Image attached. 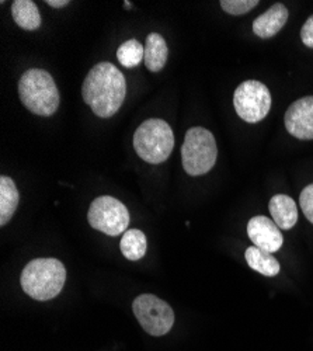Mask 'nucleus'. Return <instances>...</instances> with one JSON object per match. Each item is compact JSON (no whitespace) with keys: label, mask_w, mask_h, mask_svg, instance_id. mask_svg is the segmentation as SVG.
Returning a JSON list of instances; mask_svg holds the SVG:
<instances>
[{"label":"nucleus","mask_w":313,"mask_h":351,"mask_svg":"<svg viewBox=\"0 0 313 351\" xmlns=\"http://www.w3.org/2000/svg\"><path fill=\"white\" fill-rule=\"evenodd\" d=\"M127 95V82L121 71L110 62L95 65L82 86V96L92 111L100 119H110L116 114Z\"/></svg>","instance_id":"f257e3e1"},{"label":"nucleus","mask_w":313,"mask_h":351,"mask_svg":"<svg viewBox=\"0 0 313 351\" xmlns=\"http://www.w3.org/2000/svg\"><path fill=\"white\" fill-rule=\"evenodd\" d=\"M66 281L65 266L56 258H36L24 267L21 287L28 297L49 301L60 295Z\"/></svg>","instance_id":"f03ea898"},{"label":"nucleus","mask_w":313,"mask_h":351,"mask_svg":"<svg viewBox=\"0 0 313 351\" xmlns=\"http://www.w3.org/2000/svg\"><path fill=\"white\" fill-rule=\"evenodd\" d=\"M18 96L23 106L36 115L49 117L60 107V90L44 69H28L20 77Z\"/></svg>","instance_id":"7ed1b4c3"},{"label":"nucleus","mask_w":313,"mask_h":351,"mask_svg":"<svg viewBox=\"0 0 313 351\" xmlns=\"http://www.w3.org/2000/svg\"><path fill=\"white\" fill-rule=\"evenodd\" d=\"M134 148L138 156L151 165L168 159L175 148V134L164 120L151 119L142 123L134 134Z\"/></svg>","instance_id":"20e7f679"},{"label":"nucleus","mask_w":313,"mask_h":351,"mask_svg":"<svg viewBox=\"0 0 313 351\" xmlns=\"http://www.w3.org/2000/svg\"><path fill=\"white\" fill-rule=\"evenodd\" d=\"M218 146L211 131L194 127L186 132L181 146L183 167L188 176L207 174L216 162Z\"/></svg>","instance_id":"39448f33"},{"label":"nucleus","mask_w":313,"mask_h":351,"mask_svg":"<svg viewBox=\"0 0 313 351\" xmlns=\"http://www.w3.org/2000/svg\"><path fill=\"white\" fill-rule=\"evenodd\" d=\"M132 311L147 333L151 336H163L172 330L175 325V312L167 302L152 295L142 294L132 304Z\"/></svg>","instance_id":"423d86ee"},{"label":"nucleus","mask_w":313,"mask_h":351,"mask_svg":"<svg viewBox=\"0 0 313 351\" xmlns=\"http://www.w3.org/2000/svg\"><path fill=\"white\" fill-rule=\"evenodd\" d=\"M234 106L243 121L250 124L260 123L271 108L270 90L259 80H246L235 90Z\"/></svg>","instance_id":"0eeeda50"},{"label":"nucleus","mask_w":313,"mask_h":351,"mask_svg":"<svg viewBox=\"0 0 313 351\" xmlns=\"http://www.w3.org/2000/svg\"><path fill=\"white\" fill-rule=\"evenodd\" d=\"M88 219L93 229L100 230L108 237H118L123 232H127L129 213L120 199L103 195L92 202Z\"/></svg>","instance_id":"6e6552de"},{"label":"nucleus","mask_w":313,"mask_h":351,"mask_svg":"<svg viewBox=\"0 0 313 351\" xmlns=\"http://www.w3.org/2000/svg\"><path fill=\"white\" fill-rule=\"evenodd\" d=\"M286 128L297 139L313 141V96L294 101L284 117Z\"/></svg>","instance_id":"1a4fd4ad"},{"label":"nucleus","mask_w":313,"mask_h":351,"mask_svg":"<svg viewBox=\"0 0 313 351\" xmlns=\"http://www.w3.org/2000/svg\"><path fill=\"white\" fill-rule=\"evenodd\" d=\"M247 235L255 247L264 252H278L284 243L282 233L277 223L267 217H254L247 223Z\"/></svg>","instance_id":"9d476101"},{"label":"nucleus","mask_w":313,"mask_h":351,"mask_svg":"<svg viewBox=\"0 0 313 351\" xmlns=\"http://www.w3.org/2000/svg\"><path fill=\"white\" fill-rule=\"evenodd\" d=\"M288 9L282 3H275L253 21V33L263 40L271 38L282 30V27L288 21Z\"/></svg>","instance_id":"9b49d317"},{"label":"nucleus","mask_w":313,"mask_h":351,"mask_svg":"<svg viewBox=\"0 0 313 351\" xmlns=\"http://www.w3.org/2000/svg\"><path fill=\"white\" fill-rule=\"evenodd\" d=\"M268 210L273 221L279 229H291L298 221V207L295 201L286 194H277L270 199Z\"/></svg>","instance_id":"f8f14e48"},{"label":"nucleus","mask_w":313,"mask_h":351,"mask_svg":"<svg viewBox=\"0 0 313 351\" xmlns=\"http://www.w3.org/2000/svg\"><path fill=\"white\" fill-rule=\"evenodd\" d=\"M168 49L164 38L158 33H151L145 43V53H144V62L145 66L156 73L160 72L167 62Z\"/></svg>","instance_id":"ddd939ff"},{"label":"nucleus","mask_w":313,"mask_h":351,"mask_svg":"<svg viewBox=\"0 0 313 351\" xmlns=\"http://www.w3.org/2000/svg\"><path fill=\"white\" fill-rule=\"evenodd\" d=\"M20 201V193L9 176L0 178V225L5 226L14 215Z\"/></svg>","instance_id":"4468645a"},{"label":"nucleus","mask_w":313,"mask_h":351,"mask_svg":"<svg viewBox=\"0 0 313 351\" xmlns=\"http://www.w3.org/2000/svg\"><path fill=\"white\" fill-rule=\"evenodd\" d=\"M12 14L16 24L23 30L34 32L41 25V14L33 0H14Z\"/></svg>","instance_id":"2eb2a0df"},{"label":"nucleus","mask_w":313,"mask_h":351,"mask_svg":"<svg viewBox=\"0 0 313 351\" xmlns=\"http://www.w3.org/2000/svg\"><path fill=\"white\" fill-rule=\"evenodd\" d=\"M245 257H246V261L250 266V269H253L254 271H258L266 277H274L281 270L278 260L271 253L264 252L255 246L247 247Z\"/></svg>","instance_id":"dca6fc26"},{"label":"nucleus","mask_w":313,"mask_h":351,"mask_svg":"<svg viewBox=\"0 0 313 351\" xmlns=\"http://www.w3.org/2000/svg\"><path fill=\"white\" fill-rule=\"evenodd\" d=\"M120 249L123 254L131 260L138 261L147 253V237L145 233L139 229H128L120 242Z\"/></svg>","instance_id":"f3484780"},{"label":"nucleus","mask_w":313,"mask_h":351,"mask_svg":"<svg viewBox=\"0 0 313 351\" xmlns=\"http://www.w3.org/2000/svg\"><path fill=\"white\" fill-rule=\"evenodd\" d=\"M145 47L138 40L131 38L123 43L117 49V58L124 68H135L144 61Z\"/></svg>","instance_id":"a211bd4d"},{"label":"nucleus","mask_w":313,"mask_h":351,"mask_svg":"<svg viewBox=\"0 0 313 351\" xmlns=\"http://www.w3.org/2000/svg\"><path fill=\"white\" fill-rule=\"evenodd\" d=\"M259 5V0H222L221 8L232 16H242Z\"/></svg>","instance_id":"6ab92c4d"},{"label":"nucleus","mask_w":313,"mask_h":351,"mask_svg":"<svg viewBox=\"0 0 313 351\" xmlns=\"http://www.w3.org/2000/svg\"><path fill=\"white\" fill-rule=\"evenodd\" d=\"M299 204L308 221L313 223V184H309L302 190L299 195Z\"/></svg>","instance_id":"aec40b11"},{"label":"nucleus","mask_w":313,"mask_h":351,"mask_svg":"<svg viewBox=\"0 0 313 351\" xmlns=\"http://www.w3.org/2000/svg\"><path fill=\"white\" fill-rule=\"evenodd\" d=\"M301 40L302 43L313 49V14L305 21L302 30H301Z\"/></svg>","instance_id":"412c9836"},{"label":"nucleus","mask_w":313,"mask_h":351,"mask_svg":"<svg viewBox=\"0 0 313 351\" xmlns=\"http://www.w3.org/2000/svg\"><path fill=\"white\" fill-rule=\"evenodd\" d=\"M45 3L53 9H62L69 5V0H47Z\"/></svg>","instance_id":"4be33fe9"}]
</instances>
